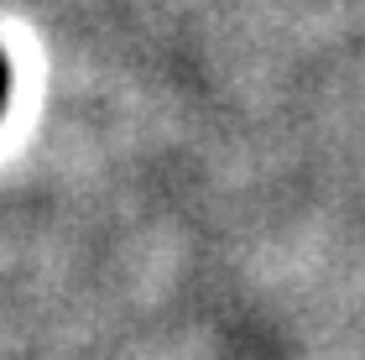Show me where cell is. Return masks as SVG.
<instances>
[{
	"label": "cell",
	"mask_w": 365,
	"mask_h": 360,
	"mask_svg": "<svg viewBox=\"0 0 365 360\" xmlns=\"http://www.w3.org/2000/svg\"><path fill=\"white\" fill-rule=\"evenodd\" d=\"M6 94H11V63H6V53H0V110H6Z\"/></svg>",
	"instance_id": "1"
}]
</instances>
